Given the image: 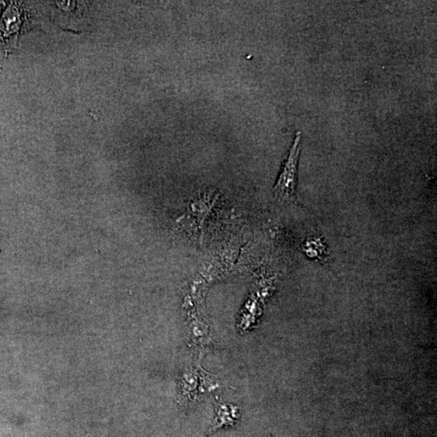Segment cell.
<instances>
[{
	"mask_svg": "<svg viewBox=\"0 0 437 437\" xmlns=\"http://www.w3.org/2000/svg\"><path fill=\"white\" fill-rule=\"evenodd\" d=\"M301 134H296L293 147L286 159L281 173L274 188V196L282 201H293L295 198L298 165L301 152Z\"/></svg>",
	"mask_w": 437,
	"mask_h": 437,
	"instance_id": "obj_1",
	"label": "cell"
},
{
	"mask_svg": "<svg viewBox=\"0 0 437 437\" xmlns=\"http://www.w3.org/2000/svg\"><path fill=\"white\" fill-rule=\"evenodd\" d=\"M236 414V412L233 411V409L228 411V409H226V407H221L215 419V422L211 426V431L221 429L223 426L233 425L235 422V419H236V414Z\"/></svg>",
	"mask_w": 437,
	"mask_h": 437,
	"instance_id": "obj_2",
	"label": "cell"
}]
</instances>
